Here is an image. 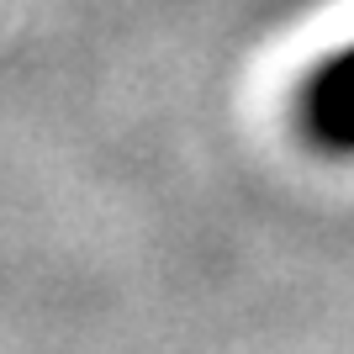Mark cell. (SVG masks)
Returning a JSON list of instances; mask_svg holds the SVG:
<instances>
[{
    "instance_id": "cell-1",
    "label": "cell",
    "mask_w": 354,
    "mask_h": 354,
    "mask_svg": "<svg viewBox=\"0 0 354 354\" xmlns=\"http://www.w3.org/2000/svg\"><path fill=\"white\" fill-rule=\"evenodd\" d=\"M301 133L323 153L354 159V43L328 53L301 85Z\"/></svg>"
}]
</instances>
